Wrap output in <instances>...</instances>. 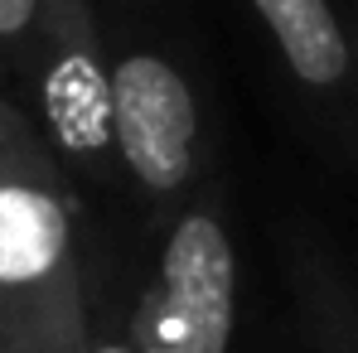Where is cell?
<instances>
[{
	"mask_svg": "<svg viewBox=\"0 0 358 353\" xmlns=\"http://www.w3.org/2000/svg\"><path fill=\"white\" fill-rule=\"evenodd\" d=\"M286 281L315 353H358V286L310 233H286Z\"/></svg>",
	"mask_w": 358,
	"mask_h": 353,
	"instance_id": "6",
	"label": "cell"
},
{
	"mask_svg": "<svg viewBox=\"0 0 358 353\" xmlns=\"http://www.w3.org/2000/svg\"><path fill=\"white\" fill-rule=\"evenodd\" d=\"M349 49H354V68H358V0H354V20H349Z\"/></svg>",
	"mask_w": 358,
	"mask_h": 353,
	"instance_id": "9",
	"label": "cell"
},
{
	"mask_svg": "<svg viewBox=\"0 0 358 353\" xmlns=\"http://www.w3.org/2000/svg\"><path fill=\"white\" fill-rule=\"evenodd\" d=\"M121 189L165 218L208 179V112L170 39L136 15L102 24Z\"/></svg>",
	"mask_w": 358,
	"mask_h": 353,
	"instance_id": "2",
	"label": "cell"
},
{
	"mask_svg": "<svg viewBox=\"0 0 358 353\" xmlns=\"http://www.w3.org/2000/svg\"><path fill=\"white\" fill-rule=\"evenodd\" d=\"M271 54L281 59L291 87L334 126H358V68L349 24L334 0H242Z\"/></svg>",
	"mask_w": 358,
	"mask_h": 353,
	"instance_id": "5",
	"label": "cell"
},
{
	"mask_svg": "<svg viewBox=\"0 0 358 353\" xmlns=\"http://www.w3.org/2000/svg\"><path fill=\"white\" fill-rule=\"evenodd\" d=\"M87 295L83 189L29 107L0 92V353H78Z\"/></svg>",
	"mask_w": 358,
	"mask_h": 353,
	"instance_id": "1",
	"label": "cell"
},
{
	"mask_svg": "<svg viewBox=\"0 0 358 353\" xmlns=\"http://www.w3.org/2000/svg\"><path fill=\"white\" fill-rule=\"evenodd\" d=\"M34 10H39V0H0V78L20 82L24 59H29Z\"/></svg>",
	"mask_w": 358,
	"mask_h": 353,
	"instance_id": "8",
	"label": "cell"
},
{
	"mask_svg": "<svg viewBox=\"0 0 358 353\" xmlns=\"http://www.w3.org/2000/svg\"><path fill=\"white\" fill-rule=\"evenodd\" d=\"M20 82L29 87V117L73 184L117 194L121 170L107 102V44L92 0H39Z\"/></svg>",
	"mask_w": 358,
	"mask_h": 353,
	"instance_id": "4",
	"label": "cell"
},
{
	"mask_svg": "<svg viewBox=\"0 0 358 353\" xmlns=\"http://www.w3.org/2000/svg\"><path fill=\"white\" fill-rule=\"evenodd\" d=\"M242 310V261L223 194L203 179L165 213L150 276L131 300L141 353H233Z\"/></svg>",
	"mask_w": 358,
	"mask_h": 353,
	"instance_id": "3",
	"label": "cell"
},
{
	"mask_svg": "<svg viewBox=\"0 0 358 353\" xmlns=\"http://www.w3.org/2000/svg\"><path fill=\"white\" fill-rule=\"evenodd\" d=\"M131 305L117 295V286L107 276H97L92 266V295H87V334L78 353H141L136 334H131Z\"/></svg>",
	"mask_w": 358,
	"mask_h": 353,
	"instance_id": "7",
	"label": "cell"
}]
</instances>
